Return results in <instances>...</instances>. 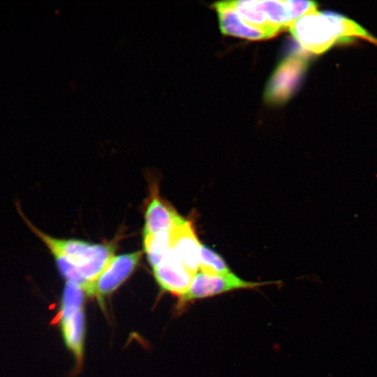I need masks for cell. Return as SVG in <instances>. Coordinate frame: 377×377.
Here are the masks:
<instances>
[{"label": "cell", "mask_w": 377, "mask_h": 377, "mask_svg": "<svg viewBox=\"0 0 377 377\" xmlns=\"http://www.w3.org/2000/svg\"><path fill=\"white\" fill-rule=\"evenodd\" d=\"M301 47L315 54H322L338 43L362 38L377 45V39L353 20L332 12L313 10L288 27Z\"/></svg>", "instance_id": "6da1fadb"}, {"label": "cell", "mask_w": 377, "mask_h": 377, "mask_svg": "<svg viewBox=\"0 0 377 377\" xmlns=\"http://www.w3.org/2000/svg\"><path fill=\"white\" fill-rule=\"evenodd\" d=\"M247 24L276 36L302 15L316 10L315 1L300 0L227 1Z\"/></svg>", "instance_id": "7a4b0ae2"}, {"label": "cell", "mask_w": 377, "mask_h": 377, "mask_svg": "<svg viewBox=\"0 0 377 377\" xmlns=\"http://www.w3.org/2000/svg\"><path fill=\"white\" fill-rule=\"evenodd\" d=\"M17 208L30 229L45 244L50 251H57L66 257L80 272L88 284L99 276L114 256L115 246L112 244H96L49 236L33 226L23 215L19 206Z\"/></svg>", "instance_id": "3957f363"}, {"label": "cell", "mask_w": 377, "mask_h": 377, "mask_svg": "<svg viewBox=\"0 0 377 377\" xmlns=\"http://www.w3.org/2000/svg\"><path fill=\"white\" fill-rule=\"evenodd\" d=\"M276 281H248L230 272L226 275H209L197 272L193 276L188 290L180 297L179 303L216 296L239 289H251Z\"/></svg>", "instance_id": "277c9868"}, {"label": "cell", "mask_w": 377, "mask_h": 377, "mask_svg": "<svg viewBox=\"0 0 377 377\" xmlns=\"http://www.w3.org/2000/svg\"><path fill=\"white\" fill-rule=\"evenodd\" d=\"M142 253L136 251L114 256L107 267L84 291L89 295L103 296L114 290L133 272Z\"/></svg>", "instance_id": "5b68a950"}, {"label": "cell", "mask_w": 377, "mask_h": 377, "mask_svg": "<svg viewBox=\"0 0 377 377\" xmlns=\"http://www.w3.org/2000/svg\"><path fill=\"white\" fill-rule=\"evenodd\" d=\"M304 67L305 61L299 55L283 61L270 80L266 91L267 100L275 103L286 101L297 84Z\"/></svg>", "instance_id": "8992f818"}, {"label": "cell", "mask_w": 377, "mask_h": 377, "mask_svg": "<svg viewBox=\"0 0 377 377\" xmlns=\"http://www.w3.org/2000/svg\"><path fill=\"white\" fill-rule=\"evenodd\" d=\"M153 271L156 281L164 290L180 297L188 290L195 275L182 263L172 249Z\"/></svg>", "instance_id": "52a82bcc"}, {"label": "cell", "mask_w": 377, "mask_h": 377, "mask_svg": "<svg viewBox=\"0 0 377 377\" xmlns=\"http://www.w3.org/2000/svg\"><path fill=\"white\" fill-rule=\"evenodd\" d=\"M171 249L182 263L193 274L199 269L201 244L193 227L186 220L170 230Z\"/></svg>", "instance_id": "ba28073f"}, {"label": "cell", "mask_w": 377, "mask_h": 377, "mask_svg": "<svg viewBox=\"0 0 377 377\" xmlns=\"http://www.w3.org/2000/svg\"><path fill=\"white\" fill-rule=\"evenodd\" d=\"M212 7L217 12L220 29L224 35L251 40H266L274 37L269 32L247 24L227 1L214 3Z\"/></svg>", "instance_id": "9c48e42d"}, {"label": "cell", "mask_w": 377, "mask_h": 377, "mask_svg": "<svg viewBox=\"0 0 377 377\" xmlns=\"http://www.w3.org/2000/svg\"><path fill=\"white\" fill-rule=\"evenodd\" d=\"M184 221L169 203L154 195L145 211L143 236L171 230Z\"/></svg>", "instance_id": "30bf717a"}, {"label": "cell", "mask_w": 377, "mask_h": 377, "mask_svg": "<svg viewBox=\"0 0 377 377\" xmlns=\"http://www.w3.org/2000/svg\"><path fill=\"white\" fill-rule=\"evenodd\" d=\"M144 249L154 268L161 264L171 251L170 230L143 236Z\"/></svg>", "instance_id": "8fae6325"}, {"label": "cell", "mask_w": 377, "mask_h": 377, "mask_svg": "<svg viewBox=\"0 0 377 377\" xmlns=\"http://www.w3.org/2000/svg\"><path fill=\"white\" fill-rule=\"evenodd\" d=\"M62 332L67 346L80 358L84 335V314L82 309L61 320Z\"/></svg>", "instance_id": "7c38bea8"}, {"label": "cell", "mask_w": 377, "mask_h": 377, "mask_svg": "<svg viewBox=\"0 0 377 377\" xmlns=\"http://www.w3.org/2000/svg\"><path fill=\"white\" fill-rule=\"evenodd\" d=\"M199 269L209 275H226L231 272L223 258L203 244L200 245Z\"/></svg>", "instance_id": "4fadbf2b"}, {"label": "cell", "mask_w": 377, "mask_h": 377, "mask_svg": "<svg viewBox=\"0 0 377 377\" xmlns=\"http://www.w3.org/2000/svg\"><path fill=\"white\" fill-rule=\"evenodd\" d=\"M81 286L72 281H67L65 286L61 311L59 317L62 320L66 319L80 310L84 295Z\"/></svg>", "instance_id": "5bb4252c"}]
</instances>
